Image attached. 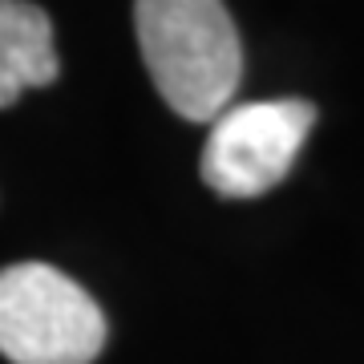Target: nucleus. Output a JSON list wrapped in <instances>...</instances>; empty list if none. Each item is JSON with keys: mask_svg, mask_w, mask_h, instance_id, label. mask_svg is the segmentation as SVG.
Listing matches in <instances>:
<instances>
[{"mask_svg": "<svg viewBox=\"0 0 364 364\" xmlns=\"http://www.w3.org/2000/svg\"><path fill=\"white\" fill-rule=\"evenodd\" d=\"M138 49L162 102L186 122L231 109L243 77V45L223 0H138Z\"/></svg>", "mask_w": 364, "mask_h": 364, "instance_id": "obj_1", "label": "nucleus"}, {"mask_svg": "<svg viewBox=\"0 0 364 364\" xmlns=\"http://www.w3.org/2000/svg\"><path fill=\"white\" fill-rule=\"evenodd\" d=\"M105 316L81 284L49 263L0 267V356L13 364H93Z\"/></svg>", "mask_w": 364, "mask_h": 364, "instance_id": "obj_2", "label": "nucleus"}, {"mask_svg": "<svg viewBox=\"0 0 364 364\" xmlns=\"http://www.w3.org/2000/svg\"><path fill=\"white\" fill-rule=\"evenodd\" d=\"M316 122L312 102H243L210 122L203 146V182L223 198H255L284 182Z\"/></svg>", "mask_w": 364, "mask_h": 364, "instance_id": "obj_3", "label": "nucleus"}, {"mask_svg": "<svg viewBox=\"0 0 364 364\" xmlns=\"http://www.w3.org/2000/svg\"><path fill=\"white\" fill-rule=\"evenodd\" d=\"M57 81V49L45 9L28 0H0V109L25 90Z\"/></svg>", "mask_w": 364, "mask_h": 364, "instance_id": "obj_4", "label": "nucleus"}]
</instances>
